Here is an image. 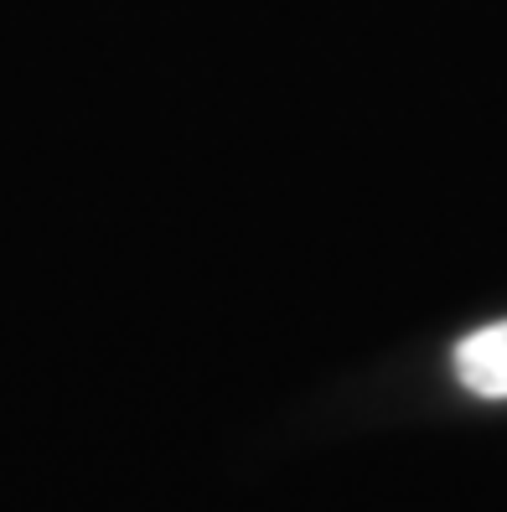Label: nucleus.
Wrapping results in <instances>:
<instances>
[{"label": "nucleus", "mask_w": 507, "mask_h": 512, "mask_svg": "<svg viewBox=\"0 0 507 512\" xmlns=\"http://www.w3.org/2000/svg\"><path fill=\"white\" fill-rule=\"evenodd\" d=\"M456 378L476 399H507V321H492L456 342Z\"/></svg>", "instance_id": "1"}]
</instances>
